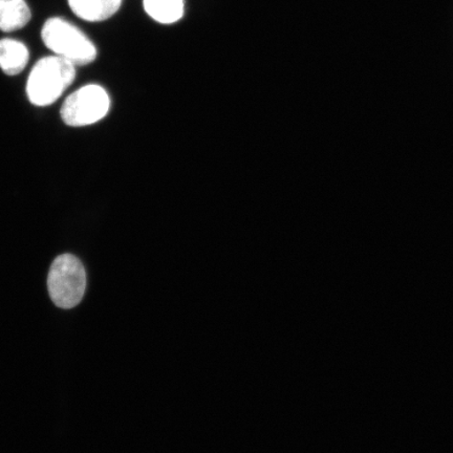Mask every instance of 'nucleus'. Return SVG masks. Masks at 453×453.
Segmentation results:
<instances>
[{
    "instance_id": "obj_3",
    "label": "nucleus",
    "mask_w": 453,
    "mask_h": 453,
    "mask_svg": "<svg viewBox=\"0 0 453 453\" xmlns=\"http://www.w3.org/2000/svg\"><path fill=\"white\" fill-rule=\"evenodd\" d=\"M50 299L57 307H77L87 288V273L82 263L72 254H62L54 260L48 277Z\"/></svg>"
},
{
    "instance_id": "obj_4",
    "label": "nucleus",
    "mask_w": 453,
    "mask_h": 453,
    "mask_svg": "<svg viewBox=\"0 0 453 453\" xmlns=\"http://www.w3.org/2000/svg\"><path fill=\"white\" fill-rule=\"evenodd\" d=\"M110 106L106 90L99 85L89 84L66 98L61 107V118L66 126L87 127L104 119Z\"/></svg>"
},
{
    "instance_id": "obj_7",
    "label": "nucleus",
    "mask_w": 453,
    "mask_h": 453,
    "mask_svg": "<svg viewBox=\"0 0 453 453\" xmlns=\"http://www.w3.org/2000/svg\"><path fill=\"white\" fill-rule=\"evenodd\" d=\"M31 11L25 0H0V30L14 32L27 25Z\"/></svg>"
},
{
    "instance_id": "obj_6",
    "label": "nucleus",
    "mask_w": 453,
    "mask_h": 453,
    "mask_svg": "<svg viewBox=\"0 0 453 453\" xmlns=\"http://www.w3.org/2000/svg\"><path fill=\"white\" fill-rule=\"evenodd\" d=\"M28 50L24 43L14 39L0 41V69L9 76L19 75L27 65Z\"/></svg>"
},
{
    "instance_id": "obj_5",
    "label": "nucleus",
    "mask_w": 453,
    "mask_h": 453,
    "mask_svg": "<svg viewBox=\"0 0 453 453\" xmlns=\"http://www.w3.org/2000/svg\"><path fill=\"white\" fill-rule=\"evenodd\" d=\"M121 3L122 0H69L73 14L90 22L111 19L120 9Z\"/></svg>"
},
{
    "instance_id": "obj_1",
    "label": "nucleus",
    "mask_w": 453,
    "mask_h": 453,
    "mask_svg": "<svg viewBox=\"0 0 453 453\" xmlns=\"http://www.w3.org/2000/svg\"><path fill=\"white\" fill-rule=\"evenodd\" d=\"M76 66L60 56L39 60L28 77L27 97L34 105L53 104L75 81Z\"/></svg>"
},
{
    "instance_id": "obj_2",
    "label": "nucleus",
    "mask_w": 453,
    "mask_h": 453,
    "mask_svg": "<svg viewBox=\"0 0 453 453\" xmlns=\"http://www.w3.org/2000/svg\"><path fill=\"white\" fill-rule=\"evenodd\" d=\"M42 38L44 44L57 56L72 62L75 66L92 64L97 57V50L87 35L59 17L45 22Z\"/></svg>"
},
{
    "instance_id": "obj_8",
    "label": "nucleus",
    "mask_w": 453,
    "mask_h": 453,
    "mask_svg": "<svg viewBox=\"0 0 453 453\" xmlns=\"http://www.w3.org/2000/svg\"><path fill=\"white\" fill-rule=\"evenodd\" d=\"M144 9L157 22L173 24L182 19L184 0H144Z\"/></svg>"
}]
</instances>
